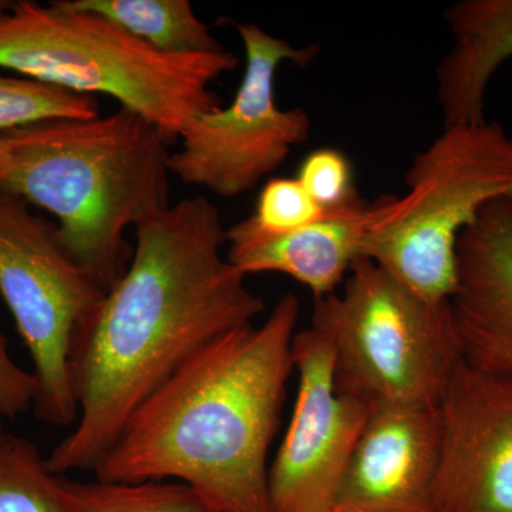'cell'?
Wrapping results in <instances>:
<instances>
[{
    "label": "cell",
    "mask_w": 512,
    "mask_h": 512,
    "mask_svg": "<svg viewBox=\"0 0 512 512\" xmlns=\"http://www.w3.org/2000/svg\"><path fill=\"white\" fill-rule=\"evenodd\" d=\"M301 303L195 352L131 414L93 471L109 483L175 481L215 512H272L268 454L293 372Z\"/></svg>",
    "instance_id": "obj_2"
},
{
    "label": "cell",
    "mask_w": 512,
    "mask_h": 512,
    "mask_svg": "<svg viewBox=\"0 0 512 512\" xmlns=\"http://www.w3.org/2000/svg\"><path fill=\"white\" fill-rule=\"evenodd\" d=\"M0 188L55 215L70 254L104 291L130 262L124 234L170 207L167 137L133 111L0 134Z\"/></svg>",
    "instance_id": "obj_3"
},
{
    "label": "cell",
    "mask_w": 512,
    "mask_h": 512,
    "mask_svg": "<svg viewBox=\"0 0 512 512\" xmlns=\"http://www.w3.org/2000/svg\"><path fill=\"white\" fill-rule=\"evenodd\" d=\"M100 116L99 101L87 94L20 77L0 76V134L13 128L57 119ZM0 140V167H2Z\"/></svg>",
    "instance_id": "obj_18"
},
{
    "label": "cell",
    "mask_w": 512,
    "mask_h": 512,
    "mask_svg": "<svg viewBox=\"0 0 512 512\" xmlns=\"http://www.w3.org/2000/svg\"><path fill=\"white\" fill-rule=\"evenodd\" d=\"M235 28L247 59L241 86L227 109L192 121L170 158L174 177L222 198L254 190L309 137L311 117L301 107L278 106L275 80L282 63L305 67L319 55V45L296 49L254 23Z\"/></svg>",
    "instance_id": "obj_8"
},
{
    "label": "cell",
    "mask_w": 512,
    "mask_h": 512,
    "mask_svg": "<svg viewBox=\"0 0 512 512\" xmlns=\"http://www.w3.org/2000/svg\"><path fill=\"white\" fill-rule=\"evenodd\" d=\"M62 484L72 512H215L194 490L175 481L128 484L62 476Z\"/></svg>",
    "instance_id": "obj_17"
},
{
    "label": "cell",
    "mask_w": 512,
    "mask_h": 512,
    "mask_svg": "<svg viewBox=\"0 0 512 512\" xmlns=\"http://www.w3.org/2000/svg\"><path fill=\"white\" fill-rule=\"evenodd\" d=\"M453 45L436 69L444 127L485 121V94L512 57V0H460L443 13Z\"/></svg>",
    "instance_id": "obj_14"
},
{
    "label": "cell",
    "mask_w": 512,
    "mask_h": 512,
    "mask_svg": "<svg viewBox=\"0 0 512 512\" xmlns=\"http://www.w3.org/2000/svg\"><path fill=\"white\" fill-rule=\"evenodd\" d=\"M94 13L167 55H202L224 46L211 35L188 0H66Z\"/></svg>",
    "instance_id": "obj_15"
},
{
    "label": "cell",
    "mask_w": 512,
    "mask_h": 512,
    "mask_svg": "<svg viewBox=\"0 0 512 512\" xmlns=\"http://www.w3.org/2000/svg\"><path fill=\"white\" fill-rule=\"evenodd\" d=\"M0 512H72L62 476L47 467L36 444L0 433Z\"/></svg>",
    "instance_id": "obj_16"
},
{
    "label": "cell",
    "mask_w": 512,
    "mask_h": 512,
    "mask_svg": "<svg viewBox=\"0 0 512 512\" xmlns=\"http://www.w3.org/2000/svg\"><path fill=\"white\" fill-rule=\"evenodd\" d=\"M450 309L463 359L512 373V201L488 204L458 239Z\"/></svg>",
    "instance_id": "obj_12"
},
{
    "label": "cell",
    "mask_w": 512,
    "mask_h": 512,
    "mask_svg": "<svg viewBox=\"0 0 512 512\" xmlns=\"http://www.w3.org/2000/svg\"><path fill=\"white\" fill-rule=\"evenodd\" d=\"M235 53L167 55L66 0L15 2L0 19V67L74 93L104 94L156 126L171 144L221 109L211 84L238 67Z\"/></svg>",
    "instance_id": "obj_4"
},
{
    "label": "cell",
    "mask_w": 512,
    "mask_h": 512,
    "mask_svg": "<svg viewBox=\"0 0 512 512\" xmlns=\"http://www.w3.org/2000/svg\"><path fill=\"white\" fill-rule=\"evenodd\" d=\"M439 512H512V373L461 360L436 409Z\"/></svg>",
    "instance_id": "obj_10"
},
{
    "label": "cell",
    "mask_w": 512,
    "mask_h": 512,
    "mask_svg": "<svg viewBox=\"0 0 512 512\" xmlns=\"http://www.w3.org/2000/svg\"><path fill=\"white\" fill-rule=\"evenodd\" d=\"M403 195L369 204L360 258L433 303L450 302L461 234L494 201H512V137L495 121L444 127L414 157Z\"/></svg>",
    "instance_id": "obj_5"
},
{
    "label": "cell",
    "mask_w": 512,
    "mask_h": 512,
    "mask_svg": "<svg viewBox=\"0 0 512 512\" xmlns=\"http://www.w3.org/2000/svg\"><path fill=\"white\" fill-rule=\"evenodd\" d=\"M3 431V421H2V417H0V433H2Z\"/></svg>",
    "instance_id": "obj_23"
},
{
    "label": "cell",
    "mask_w": 512,
    "mask_h": 512,
    "mask_svg": "<svg viewBox=\"0 0 512 512\" xmlns=\"http://www.w3.org/2000/svg\"><path fill=\"white\" fill-rule=\"evenodd\" d=\"M0 295L33 362L36 419L52 426H73L77 420L70 372L73 346L106 291L64 247L57 225L3 188Z\"/></svg>",
    "instance_id": "obj_7"
},
{
    "label": "cell",
    "mask_w": 512,
    "mask_h": 512,
    "mask_svg": "<svg viewBox=\"0 0 512 512\" xmlns=\"http://www.w3.org/2000/svg\"><path fill=\"white\" fill-rule=\"evenodd\" d=\"M369 204L360 200L284 235H266L247 220L227 229V258L245 275L291 276L320 299L335 293L360 258Z\"/></svg>",
    "instance_id": "obj_13"
},
{
    "label": "cell",
    "mask_w": 512,
    "mask_h": 512,
    "mask_svg": "<svg viewBox=\"0 0 512 512\" xmlns=\"http://www.w3.org/2000/svg\"><path fill=\"white\" fill-rule=\"evenodd\" d=\"M15 6V2H9V0H0V19L5 18L6 15Z\"/></svg>",
    "instance_id": "obj_22"
},
{
    "label": "cell",
    "mask_w": 512,
    "mask_h": 512,
    "mask_svg": "<svg viewBox=\"0 0 512 512\" xmlns=\"http://www.w3.org/2000/svg\"><path fill=\"white\" fill-rule=\"evenodd\" d=\"M328 214L296 178H271L247 221L262 234L284 235L308 227Z\"/></svg>",
    "instance_id": "obj_19"
},
{
    "label": "cell",
    "mask_w": 512,
    "mask_h": 512,
    "mask_svg": "<svg viewBox=\"0 0 512 512\" xmlns=\"http://www.w3.org/2000/svg\"><path fill=\"white\" fill-rule=\"evenodd\" d=\"M298 399L269 466L272 512H332L372 404L338 392L335 350L320 330H298L292 345Z\"/></svg>",
    "instance_id": "obj_9"
},
{
    "label": "cell",
    "mask_w": 512,
    "mask_h": 512,
    "mask_svg": "<svg viewBox=\"0 0 512 512\" xmlns=\"http://www.w3.org/2000/svg\"><path fill=\"white\" fill-rule=\"evenodd\" d=\"M134 229L126 271L74 342L77 420L46 457L56 476L96 470L131 414L188 357L265 312L229 262L227 229L207 198H185Z\"/></svg>",
    "instance_id": "obj_1"
},
{
    "label": "cell",
    "mask_w": 512,
    "mask_h": 512,
    "mask_svg": "<svg viewBox=\"0 0 512 512\" xmlns=\"http://www.w3.org/2000/svg\"><path fill=\"white\" fill-rule=\"evenodd\" d=\"M311 326L335 350L338 392L372 406L436 409L463 360L450 302L420 298L367 258L342 292L315 299Z\"/></svg>",
    "instance_id": "obj_6"
},
{
    "label": "cell",
    "mask_w": 512,
    "mask_h": 512,
    "mask_svg": "<svg viewBox=\"0 0 512 512\" xmlns=\"http://www.w3.org/2000/svg\"><path fill=\"white\" fill-rule=\"evenodd\" d=\"M296 180L326 212L343 210L360 201L349 158L335 148L312 151L299 167Z\"/></svg>",
    "instance_id": "obj_20"
},
{
    "label": "cell",
    "mask_w": 512,
    "mask_h": 512,
    "mask_svg": "<svg viewBox=\"0 0 512 512\" xmlns=\"http://www.w3.org/2000/svg\"><path fill=\"white\" fill-rule=\"evenodd\" d=\"M436 412L373 404L332 512H439Z\"/></svg>",
    "instance_id": "obj_11"
},
{
    "label": "cell",
    "mask_w": 512,
    "mask_h": 512,
    "mask_svg": "<svg viewBox=\"0 0 512 512\" xmlns=\"http://www.w3.org/2000/svg\"><path fill=\"white\" fill-rule=\"evenodd\" d=\"M37 383L32 372L22 369L9 352L8 340L0 329V417L18 419L33 409Z\"/></svg>",
    "instance_id": "obj_21"
}]
</instances>
